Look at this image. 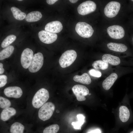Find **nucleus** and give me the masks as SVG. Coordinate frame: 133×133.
I'll return each mask as SVG.
<instances>
[{
    "instance_id": "obj_18",
    "label": "nucleus",
    "mask_w": 133,
    "mask_h": 133,
    "mask_svg": "<svg viewBox=\"0 0 133 133\" xmlns=\"http://www.w3.org/2000/svg\"><path fill=\"white\" fill-rule=\"evenodd\" d=\"M102 59L104 61L113 66L117 65L120 63V60L119 57L109 54H103Z\"/></svg>"
},
{
    "instance_id": "obj_1",
    "label": "nucleus",
    "mask_w": 133,
    "mask_h": 133,
    "mask_svg": "<svg viewBox=\"0 0 133 133\" xmlns=\"http://www.w3.org/2000/svg\"><path fill=\"white\" fill-rule=\"evenodd\" d=\"M33 127L32 122L22 114L0 128V133H32Z\"/></svg>"
},
{
    "instance_id": "obj_38",
    "label": "nucleus",
    "mask_w": 133,
    "mask_h": 133,
    "mask_svg": "<svg viewBox=\"0 0 133 133\" xmlns=\"http://www.w3.org/2000/svg\"><path fill=\"white\" fill-rule=\"evenodd\" d=\"M18 0V1H22L23 0Z\"/></svg>"
},
{
    "instance_id": "obj_25",
    "label": "nucleus",
    "mask_w": 133,
    "mask_h": 133,
    "mask_svg": "<svg viewBox=\"0 0 133 133\" xmlns=\"http://www.w3.org/2000/svg\"><path fill=\"white\" fill-rule=\"evenodd\" d=\"M92 66L96 69L104 70L108 68V64L103 60H99L94 62L92 64Z\"/></svg>"
},
{
    "instance_id": "obj_16",
    "label": "nucleus",
    "mask_w": 133,
    "mask_h": 133,
    "mask_svg": "<svg viewBox=\"0 0 133 133\" xmlns=\"http://www.w3.org/2000/svg\"><path fill=\"white\" fill-rule=\"evenodd\" d=\"M12 107H20L16 102L2 96H0V111L5 108Z\"/></svg>"
},
{
    "instance_id": "obj_11",
    "label": "nucleus",
    "mask_w": 133,
    "mask_h": 133,
    "mask_svg": "<svg viewBox=\"0 0 133 133\" xmlns=\"http://www.w3.org/2000/svg\"><path fill=\"white\" fill-rule=\"evenodd\" d=\"M72 90L76 97L77 100L80 101L85 100L86 99L85 96L89 93V90L85 86L80 84L74 85Z\"/></svg>"
},
{
    "instance_id": "obj_19",
    "label": "nucleus",
    "mask_w": 133,
    "mask_h": 133,
    "mask_svg": "<svg viewBox=\"0 0 133 133\" xmlns=\"http://www.w3.org/2000/svg\"><path fill=\"white\" fill-rule=\"evenodd\" d=\"M59 129V126L57 124H53L48 126L43 130L36 129L35 133H57Z\"/></svg>"
},
{
    "instance_id": "obj_37",
    "label": "nucleus",
    "mask_w": 133,
    "mask_h": 133,
    "mask_svg": "<svg viewBox=\"0 0 133 133\" xmlns=\"http://www.w3.org/2000/svg\"><path fill=\"white\" fill-rule=\"evenodd\" d=\"M130 133H133V131L130 132Z\"/></svg>"
},
{
    "instance_id": "obj_21",
    "label": "nucleus",
    "mask_w": 133,
    "mask_h": 133,
    "mask_svg": "<svg viewBox=\"0 0 133 133\" xmlns=\"http://www.w3.org/2000/svg\"><path fill=\"white\" fill-rule=\"evenodd\" d=\"M119 117L121 120L123 122H126L129 120L130 115V112L126 106H122L119 108Z\"/></svg>"
},
{
    "instance_id": "obj_39",
    "label": "nucleus",
    "mask_w": 133,
    "mask_h": 133,
    "mask_svg": "<svg viewBox=\"0 0 133 133\" xmlns=\"http://www.w3.org/2000/svg\"><path fill=\"white\" fill-rule=\"evenodd\" d=\"M35 133V132L34 131L33 132V133Z\"/></svg>"
},
{
    "instance_id": "obj_31",
    "label": "nucleus",
    "mask_w": 133,
    "mask_h": 133,
    "mask_svg": "<svg viewBox=\"0 0 133 133\" xmlns=\"http://www.w3.org/2000/svg\"><path fill=\"white\" fill-rule=\"evenodd\" d=\"M129 40L131 42L133 45V28L130 27L129 31Z\"/></svg>"
},
{
    "instance_id": "obj_6",
    "label": "nucleus",
    "mask_w": 133,
    "mask_h": 133,
    "mask_svg": "<svg viewBox=\"0 0 133 133\" xmlns=\"http://www.w3.org/2000/svg\"><path fill=\"white\" fill-rule=\"evenodd\" d=\"M3 92L6 97L14 100L20 106L24 104L21 99L23 92L20 87L17 86H8L4 89Z\"/></svg>"
},
{
    "instance_id": "obj_33",
    "label": "nucleus",
    "mask_w": 133,
    "mask_h": 133,
    "mask_svg": "<svg viewBox=\"0 0 133 133\" xmlns=\"http://www.w3.org/2000/svg\"><path fill=\"white\" fill-rule=\"evenodd\" d=\"M3 64L1 63H0V74H2L3 73L4 71V69L3 67Z\"/></svg>"
},
{
    "instance_id": "obj_12",
    "label": "nucleus",
    "mask_w": 133,
    "mask_h": 133,
    "mask_svg": "<svg viewBox=\"0 0 133 133\" xmlns=\"http://www.w3.org/2000/svg\"><path fill=\"white\" fill-rule=\"evenodd\" d=\"M33 50L29 48L25 49L21 55L20 62L22 67L27 69L30 66L33 56Z\"/></svg>"
},
{
    "instance_id": "obj_14",
    "label": "nucleus",
    "mask_w": 133,
    "mask_h": 133,
    "mask_svg": "<svg viewBox=\"0 0 133 133\" xmlns=\"http://www.w3.org/2000/svg\"><path fill=\"white\" fill-rule=\"evenodd\" d=\"M63 28L62 25L60 21H55L47 23L45 26V29L46 31L56 33L60 32Z\"/></svg>"
},
{
    "instance_id": "obj_35",
    "label": "nucleus",
    "mask_w": 133,
    "mask_h": 133,
    "mask_svg": "<svg viewBox=\"0 0 133 133\" xmlns=\"http://www.w3.org/2000/svg\"><path fill=\"white\" fill-rule=\"evenodd\" d=\"M128 24L130 27L133 28V17L130 19Z\"/></svg>"
},
{
    "instance_id": "obj_5",
    "label": "nucleus",
    "mask_w": 133,
    "mask_h": 133,
    "mask_svg": "<svg viewBox=\"0 0 133 133\" xmlns=\"http://www.w3.org/2000/svg\"><path fill=\"white\" fill-rule=\"evenodd\" d=\"M127 8V4L124 2L122 4L120 1H112L107 3L103 8L104 17L107 19H114L118 16L122 9Z\"/></svg>"
},
{
    "instance_id": "obj_4",
    "label": "nucleus",
    "mask_w": 133,
    "mask_h": 133,
    "mask_svg": "<svg viewBox=\"0 0 133 133\" xmlns=\"http://www.w3.org/2000/svg\"><path fill=\"white\" fill-rule=\"evenodd\" d=\"M24 108L12 107L0 111V128L4 127L12 120L23 114Z\"/></svg>"
},
{
    "instance_id": "obj_3",
    "label": "nucleus",
    "mask_w": 133,
    "mask_h": 133,
    "mask_svg": "<svg viewBox=\"0 0 133 133\" xmlns=\"http://www.w3.org/2000/svg\"><path fill=\"white\" fill-rule=\"evenodd\" d=\"M130 26L128 24L124 26L118 24H114L108 26L106 33L110 38L116 40L125 39L129 40Z\"/></svg>"
},
{
    "instance_id": "obj_13",
    "label": "nucleus",
    "mask_w": 133,
    "mask_h": 133,
    "mask_svg": "<svg viewBox=\"0 0 133 133\" xmlns=\"http://www.w3.org/2000/svg\"><path fill=\"white\" fill-rule=\"evenodd\" d=\"M38 36L42 42L48 44L53 43L56 40L57 38V35L56 33L43 30L38 33Z\"/></svg>"
},
{
    "instance_id": "obj_9",
    "label": "nucleus",
    "mask_w": 133,
    "mask_h": 133,
    "mask_svg": "<svg viewBox=\"0 0 133 133\" xmlns=\"http://www.w3.org/2000/svg\"><path fill=\"white\" fill-rule=\"evenodd\" d=\"M97 6L94 1L90 0L85 1L80 4L78 7V13L82 15L88 14L94 12L96 9Z\"/></svg>"
},
{
    "instance_id": "obj_8",
    "label": "nucleus",
    "mask_w": 133,
    "mask_h": 133,
    "mask_svg": "<svg viewBox=\"0 0 133 133\" xmlns=\"http://www.w3.org/2000/svg\"><path fill=\"white\" fill-rule=\"evenodd\" d=\"M76 32L80 36L84 38H89L92 36L94 30L92 27L84 22H79L75 27Z\"/></svg>"
},
{
    "instance_id": "obj_15",
    "label": "nucleus",
    "mask_w": 133,
    "mask_h": 133,
    "mask_svg": "<svg viewBox=\"0 0 133 133\" xmlns=\"http://www.w3.org/2000/svg\"><path fill=\"white\" fill-rule=\"evenodd\" d=\"M107 46L109 50L116 52H123L129 51L128 47L122 43L110 42L107 44Z\"/></svg>"
},
{
    "instance_id": "obj_2",
    "label": "nucleus",
    "mask_w": 133,
    "mask_h": 133,
    "mask_svg": "<svg viewBox=\"0 0 133 133\" xmlns=\"http://www.w3.org/2000/svg\"><path fill=\"white\" fill-rule=\"evenodd\" d=\"M55 108L54 104L50 101L47 102L35 112L32 117V121L36 129L39 128L42 123L49 120L52 116Z\"/></svg>"
},
{
    "instance_id": "obj_23",
    "label": "nucleus",
    "mask_w": 133,
    "mask_h": 133,
    "mask_svg": "<svg viewBox=\"0 0 133 133\" xmlns=\"http://www.w3.org/2000/svg\"><path fill=\"white\" fill-rule=\"evenodd\" d=\"M14 49L13 46L9 45L2 50L0 52V60L9 57L13 52Z\"/></svg>"
},
{
    "instance_id": "obj_32",
    "label": "nucleus",
    "mask_w": 133,
    "mask_h": 133,
    "mask_svg": "<svg viewBox=\"0 0 133 133\" xmlns=\"http://www.w3.org/2000/svg\"><path fill=\"white\" fill-rule=\"evenodd\" d=\"M58 1L57 0H47L46 1L47 3L50 5H52L54 3Z\"/></svg>"
},
{
    "instance_id": "obj_27",
    "label": "nucleus",
    "mask_w": 133,
    "mask_h": 133,
    "mask_svg": "<svg viewBox=\"0 0 133 133\" xmlns=\"http://www.w3.org/2000/svg\"><path fill=\"white\" fill-rule=\"evenodd\" d=\"M16 38V36L14 35H9L5 38L2 42L1 46L2 48H5L12 43Z\"/></svg>"
},
{
    "instance_id": "obj_30",
    "label": "nucleus",
    "mask_w": 133,
    "mask_h": 133,
    "mask_svg": "<svg viewBox=\"0 0 133 133\" xmlns=\"http://www.w3.org/2000/svg\"><path fill=\"white\" fill-rule=\"evenodd\" d=\"M127 9L128 13H133V0H129L127 4Z\"/></svg>"
},
{
    "instance_id": "obj_24",
    "label": "nucleus",
    "mask_w": 133,
    "mask_h": 133,
    "mask_svg": "<svg viewBox=\"0 0 133 133\" xmlns=\"http://www.w3.org/2000/svg\"><path fill=\"white\" fill-rule=\"evenodd\" d=\"M14 17L19 20H22L26 18V14L24 12H22L19 9L15 7H12L11 8Z\"/></svg>"
},
{
    "instance_id": "obj_17",
    "label": "nucleus",
    "mask_w": 133,
    "mask_h": 133,
    "mask_svg": "<svg viewBox=\"0 0 133 133\" xmlns=\"http://www.w3.org/2000/svg\"><path fill=\"white\" fill-rule=\"evenodd\" d=\"M118 78L117 74L115 73H113L107 77L103 81L102 86L105 90H109L113 85Z\"/></svg>"
},
{
    "instance_id": "obj_10",
    "label": "nucleus",
    "mask_w": 133,
    "mask_h": 133,
    "mask_svg": "<svg viewBox=\"0 0 133 133\" xmlns=\"http://www.w3.org/2000/svg\"><path fill=\"white\" fill-rule=\"evenodd\" d=\"M43 63L44 57L42 53L38 52L35 53L28 68L29 71L32 73L37 72L42 67Z\"/></svg>"
},
{
    "instance_id": "obj_29",
    "label": "nucleus",
    "mask_w": 133,
    "mask_h": 133,
    "mask_svg": "<svg viewBox=\"0 0 133 133\" xmlns=\"http://www.w3.org/2000/svg\"><path fill=\"white\" fill-rule=\"evenodd\" d=\"M7 77L4 75H0V87L2 88L7 83Z\"/></svg>"
},
{
    "instance_id": "obj_7",
    "label": "nucleus",
    "mask_w": 133,
    "mask_h": 133,
    "mask_svg": "<svg viewBox=\"0 0 133 133\" xmlns=\"http://www.w3.org/2000/svg\"><path fill=\"white\" fill-rule=\"evenodd\" d=\"M77 57L76 51L73 50H67L64 52L60 57L59 63L61 67L65 68L71 65Z\"/></svg>"
},
{
    "instance_id": "obj_22",
    "label": "nucleus",
    "mask_w": 133,
    "mask_h": 133,
    "mask_svg": "<svg viewBox=\"0 0 133 133\" xmlns=\"http://www.w3.org/2000/svg\"><path fill=\"white\" fill-rule=\"evenodd\" d=\"M42 16L41 13L39 11H32L27 15L25 20L28 22H36L39 20Z\"/></svg>"
},
{
    "instance_id": "obj_34",
    "label": "nucleus",
    "mask_w": 133,
    "mask_h": 133,
    "mask_svg": "<svg viewBox=\"0 0 133 133\" xmlns=\"http://www.w3.org/2000/svg\"><path fill=\"white\" fill-rule=\"evenodd\" d=\"M88 133H101V131L100 129H96L92 130Z\"/></svg>"
},
{
    "instance_id": "obj_20",
    "label": "nucleus",
    "mask_w": 133,
    "mask_h": 133,
    "mask_svg": "<svg viewBox=\"0 0 133 133\" xmlns=\"http://www.w3.org/2000/svg\"><path fill=\"white\" fill-rule=\"evenodd\" d=\"M73 79L76 82L87 85L90 84L91 82L90 77L86 73H84L81 75H75Z\"/></svg>"
},
{
    "instance_id": "obj_28",
    "label": "nucleus",
    "mask_w": 133,
    "mask_h": 133,
    "mask_svg": "<svg viewBox=\"0 0 133 133\" xmlns=\"http://www.w3.org/2000/svg\"><path fill=\"white\" fill-rule=\"evenodd\" d=\"M89 73L91 76L99 78L102 75L100 71L94 69L90 70Z\"/></svg>"
},
{
    "instance_id": "obj_26",
    "label": "nucleus",
    "mask_w": 133,
    "mask_h": 133,
    "mask_svg": "<svg viewBox=\"0 0 133 133\" xmlns=\"http://www.w3.org/2000/svg\"><path fill=\"white\" fill-rule=\"evenodd\" d=\"M77 117L78 121L76 122H72V124L75 129H80L84 123L85 117L82 114H79L77 115Z\"/></svg>"
},
{
    "instance_id": "obj_36",
    "label": "nucleus",
    "mask_w": 133,
    "mask_h": 133,
    "mask_svg": "<svg viewBox=\"0 0 133 133\" xmlns=\"http://www.w3.org/2000/svg\"><path fill=\"white\" fill-rule=\"evenodd\" d=\"M69 1L71 3H75L78 1V0H69Z\"/></svg>"
}]
</instances>
